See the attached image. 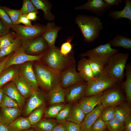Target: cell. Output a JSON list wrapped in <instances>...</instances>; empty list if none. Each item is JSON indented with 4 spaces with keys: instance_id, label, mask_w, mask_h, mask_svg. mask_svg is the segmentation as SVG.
<instances>
[{
    "instance_id": "obj_1",
    "label": "cell",
    "mask_w": 131,
    "mask_h": 131,
    "mask_svg": "<svg viewBox=\"0 0 131 131\" xmlns=\"http://www.w3.org/2000/svg\"><path fill=\"white\" fill-rule=\"evenodd\" d=\"M74 54L72 51L67 55L64 56L60 53V49L55 46L49 47L44 52L41 59L43 63L61 73L76 63Z\"/></svg>"
},
{
    "instance_id": "obj_2",
    "label": "cell",
    "mask_w": 131,
    "mask_h": 131,
    "mask_svg": "<svg viewBox=\"0 0 131 131\" xmlns=\"http://www.w3.org/2000/svg\"><path fill=\"white\" fill-rule=\"evenodd\" d=\"M74 22L81 31L84 41L87 42L94 41L99 37L103 28L100 19L93 16L79 15Z\"/></svg>"
},
{
    "instance_id": "obj_3",
    "label": "cell",
    "mask_w": 131,
    "mask_h": 131,
    "mask_svg": "<svg viewBox=\"0 0 131 131\" xmlns=\"http://www.w3.org/2000/svg\"><path fill=\"white\" fill-rule=\"evenodd\" d=\"M33 67L39 87L48 94L60 84L61 73L52 69L42 62L35 63Z\"/></svg>"
},
{
    "instance_id": "obj_4",
    "label": "cell",
    "mask_w": 131,
    "mask_h": 131,
    "mask_svg": "<svg viewBox=\"0 0 131 131\" xmlns=\"http://www.w3.org/2000/svg\"><path fill=\"white\" fill-rule=\"evenodd\" d=\"M129 52L118 53L113 55L104 67L103 71L115 78L118 82L121 83L125 77L124 70Z\"/></svg>"
},
{
    "instance_id": "obj_5",
    "label": "cell",
    "mask_w": 131,
    "mask_h": 131,
    "mask_svg": "<svg viewBox=\"0 0 131 131\" xmlns=\"http://www.w3.org/2000/svg\"><path fill=\"white\" fill-rule=\"evenodd\" d=\"M117 83L115 78L103 71L99 75L87 82L83 97L102 93Z\"/></svg>"
},
{
    "instance_id": "obj_6",
    "label": "cell",
    "mask_w": 131,
    "mask_h": 131,
    "mask_svg": "<svg viewBox=\"0 0 131 131\" xmlns=\"http://www.w3.org/2000/svg\"><path fill=\"white\" fill-rule=\"evenodd\" d=\"M120 50L112 48L108 42L82 53L79 56L81 58L87 57L88 59L95 60L104 67L110 58Z\"/></svg>"
},
{
    "instance_id": "obj_7",
    "label": "cell",
    "mask_w": 131,
    "mask_h": 131,
    "mask_svg": "<svg viewBox=\"0 0 131 131\" xmlns=\"http://www.w3.org/2000/svg\"><path fill=\"white\" fill-rule=\"evenodd\" d=\"M125 100V94L121 87V83H117L103 92L101 104L103 107H114Z\"/></svg>"
},
{
    "instance_id": "obj_8",
    "label": "cell",
    "mask_w": 131,
    "mask_h": 131,
    "mask_svg": "<svg viewBox=\"0 0 131 131\" xmlns=\"http://www.w3.org/2000/svg\"><path fill=\"white\" fill-rule=\"evenodd\" d=\"M27 41H22V43L20 47L14 51L12 55L9 56L4 70L13 65H21L29 61H39L41 59L43 53L37 55H32L26 53L25 49Z\"/></svg>"
},
{
    "instance_id": "obj_9",
    "label": "cell",
    "mask_w": 131,
    "mask_h": 131,
    "mask_svg": "<svg viewBox=\"0 0 131 131\" xmlns=\"http://www.w3.org/2000/svg\"><path fill=\"white\" fill-rule=\"evenodd\" d=\"M11 28L22 41H27L41 36L45 30V26L13 25Z\"/></svg>"
},
{
    "instance_id": "obj_10",
    "label": "cell",
    "mask_w": 131,
    "mask_h": 131,
    "mask_svg": "<svg viewBox=\"0 0 131 131\" xmlns=\"http://www.w3.org/2000/svg\"><path fill=\"white\" fill-rule=\"evenodd\" d=\"M85 82L76 70V63L61 73L60 85L64 89Z\"/></svg>"
},
{
    "instance_id": "obj_11",
    "label": "cell",
    "mask_w": 131,
    "mask_h": 131,
    "mask_svg": "<svg viewBox=\"0 0 131 131\" xmlns=\"http://www.w3.org/2000/svg\"><path fill=\"white\" fill-rule=\"evenodd\" d=\"M47 96L39 90L34 91L27 99L23 111V115L27 117L34 110L45 104Z\"/></svg>"
},
{
    "instance_id": "obj_12",
    "label": "cell",
    "mask_w": 131,
    "mask_h": 131,
    "mask_svg": "<svg viewBox=\"0 0 131 131\" xmlns=\"http://www.w3.org/2000/svg\"><path fill=\"white\" fill-rule=\"evenodd\" d=\"M87 82L74 85L64 89L65 103H74L78 102L83 96Z\"/></svg>"
},
{
    "instance_id": "obj_13",
    "label": "cell",
    "mask_w": 131,
    "mask_h": 131,
    "mask_svg": "<svg viewBox=\"0 0 131 131\" xmlns=\"http://www.w3.org/2000/svg\"><path fill=\"white\" fill-rule=\"evenodd\" d=\"M112 7L106 4L103 0H88L85 4L75 7V9L89 11L98 16L110 9Z\"/></svg>"
},
{
    "instance_id": "obj_14",
    "label": "cell",
    "mask_w": 131,
    "mask_h": 131,
    "mask_svg": "<svg viewBox=\"0 0 131 131\" xmlns=\"http://www.w3.org/2000/svg\"><path fill=\"white\" fill-rule=\"evenodd\" d=\"M19 74L31 87L34 91L39 90L32 62H26L21 65Z\"/></svg>"
},
{
    "instance_id": "obj_15",
    "label": "cell",
    "mask_w": 131,
    "mask_h": 131,
    "mask_svg": "<svg viewBox=\"0 0 131 131\" xmlns=\"http://www.w3.org/2000/svg\"><path fill=\"white\" fill-rule=\"evenodd\" d=\"M49 47L47 43L41 36L36 37L26 41L25 52L28 54H40Z\"/></svg>"
},
{
    "instance_id": "obj_16",
    "label": "cell",
    "mask_w": 131,
    "mask_h": 131,
    "mask_svg": "<svg viewBox=\"0 0 131 131\" xmlns=\"http://www.w3.org/2000/svg\"><path fill=\"white\" fill-rule=\"evenodd\" d=\"M3 93L17 103L23 111L24 108L26 99L17 89L14 81H12L2 88Z\"/></svg>"
},
{
    "instance_id": "obj_17",
    "label": "cell",
    "mask_w": 131,
    "mask_h": 131,
    "mask_svg": "<svg viewBox=\"0 0 131 131\" xmlns=\"http://www.w3.org/2000/svg\"><path fill=\"white\" fill-rule=\"evenodd\" d=\"M62 28L56 25L54 22H49L45 26V30L41 35L49 47L55 46L58 33Z\"/></svg>"
},
{
    "instance_id": "obj_18",
    "label": "cell",
    "mask_w": 131,
    "mask_h": 131,
    "mask_svg": "<svg viewBox=\"0 0 131 131\" xmlns=\"http://www.w3.org/2000/svg\"><path fill=\"white\" fill-rule=\"evenodd\" d=\"M23 110L19 108H1L0 111V122L8 125L22 113Z\"/></svg>"
},
{
    "instance_id": "obj_19",
    "label": "cell",
    "mask_w": 131,
    "mask_h": 131,
    "mask_svg": "<svg viewBox=\"0 0 131 131\" xmlns=\"http://www.w3.org/2000/svg\"><path fill=\"white\" fill-rule=\"evenodd\" d=\"M102 93L83 97L78 102L86 114L92 111L97 105L101 103Z\"/></svg>"
},
{
    "instance_id": "obj_20",
    "label": "cell",
    "mask_w": 131,
    "mask_h": 131,
    "mask_svg": "<svg viewBox=\"0 0 131 131\" xmlns=\"http://www.w3.org/2000/svg\"><path fill=\"white\" fill-rule=\"evenodd\" d=\"M103 107L101 103L99 104L86 115L81 124L82 131H89L92 124L99 117Z\"/></svg>"
},
{
    "instance_id": "obj_21",
    "label": "cell",
    "mask_w": 131,
    "mask_h": 131,
    "mask_svg": "<svg viewBox=\"0 0 131 131\" xmlns=\"http://www.w3.org/2000/svg\"><path fill=\"white\" fill-rule=\"evenodd\" d=\"M77 69L80 76L86 82L90 81L94 77L88 59L85 57L81 58L78 61Z\"/></svg>"
},
{
    "instance_id": "obj_22",
    "label": "cell",
    "mask_w": 131,
    "mask_h": 131,
    "mask_svg": "<svg viewBox=\"0 0 131 131\" xmlns=\"http://www.w3.org/2000/svg\"><path fill=\"white\" fill-rule=\"evenodd\" d=\"M36 9L42 10L45 19L50 21H53L55 16L51 11L52 7L51 4L47 0H31Z\"/></svg>"
},
{
    "instance_id": "obj_23",
    "label": "cell",
    "mask_w": 131,
    "mask_h": 131,
    "mask_svg": "<svg viewBox=\"0 0 131 131\" xmlns=\"http://www.w3.org/2000/svg\"><path fill=\"white\" fill-rule=\"evenodd\" d=\"M19 74V68L16 66H10L3 70L0 74V88L8 82L14 81Z\"/></svg>"
},
{
    "instance_id": "obj_24",
    "label": "cell",
    "mask_w": 131,
    "mask_h": 131,
    "mask_svg": "<svg viewBox=\"0 0 131 131\" xmlns=\"http://www.w3.org/2000/svg\"><path fill=\"white\" fill-rule=\"evenodd\" d=\"M86 114L78 102L73 104L67 119V121L81 124Z\"/></svg>"
},
{
    "instance_id": "obj_25",
    "label": "cell",
    "mask_w": 131,
    "mask_h": 131,
    "mask_svg": "<svg viewBox=\"0 0 131 131\" xmlns=\"http://www.w3.org/2000/svg\"><path fill=\"white\" fill-rule=\"evenodd\" d=\"M125 5L123 9L119 11L115 10L109 12L108 16L115 20L120 19L122 18H127L129 20L130 24L131 22V0H125Z\"/></svg>"
},
{
    "instance_id": "obj_26",
    "label": "cell",
    "mask_w": 131,
    "mask_h": 131,
    "mask_svg": "<svg viewBox=\"0 0 131 131\" xmlns=\"http://www.w3.org/2000/svg\"><path fill=\"white\" fill-rule=\"evenodd\" d=\"M49 104H52L60 103H65L64 89L59 85L48 94Z\"/></svg>"
},
{
    "instance_id": "obj_27",
    "label": "cell",
    "mask_w": 131,
    "mask_h": 131,
    "mask_svg": "<svg viewBox=\"0 0 131 131\" xmlns=\"http://www.w3.org/2000/svg\"><path fill=\"white\" fill-rule=\"evenodd\" d=\"M114 107L115 117L123 122L131 115V106L127 101Z\"/></svg>"
},
{
    "instance_id": "obj_28",
    "label": "cell",
    "mask_w": 131,
    "mask_h": 131,
    "mask_svg": "<svg viewBox=\"0 0 131 131\" xmlns=\"http://www.w3.org/2000/svg\"><path fill=\"white\" fill-rule=\"evenodd\" d=\"M125 76L126 78L125 81L121 83V88L124 91L126 96V100L130 106L131 104V64L126 65Z\"/></svg>"
},
{
    "instance_id": "obj_29",
    "label": "cell",
    "mask_w": 131,
    "mask_h": 131,
    "mask_svg": "<svg viewBox=\"0 0 131 131\" xmlns=\"http://www.w3.org/2000/svg\"><path fill=\"white\" fill-rule=\"evenodd\" d=\"M14 82L18 90L25 99L28 98L34 91L31 87L20 74Z\"/></svg>"
},
{
    "instance_id": "obj_30",
    "label": "cell",
    "mask_w": 131,
    "mask_h": 131,
    "mask_svg": "<svg viewBox=\"0 0 131 131\" xmlns=\"http://www.w3.org/2000/svg\"><path fill=\"white\" fill-rule=\"evenodd\" d=\"M58 123L56 120L50 119H41L31 128L36 131H52L53 128Z\"/></svg>"
},
{
    "instance_id": "obj_31",
    "label": "cell",
    "mask_w": 131,
    "mask_h": 131,
    "mask_svg": "<svg viewBox=\"0 0 131 131\" xmlns=\"http://www.w3.org/2000/svg\"><path fill=\"white\" fill-rule=\"evenodd\" d=\"M108 42L112 47H121L124 49H131V38L123 35L117 34Z\"/></svg>"
},
{
    "instance_id": "obj_32",
    "label": "cell",
    "mask_w": 131,
    "mask_h": 131,
    "mask_svg": "<svg viewBox=\"0 0 131 131\" xmlns=\"http://www.w3.org/2000/svg\"><path fill=\"white\" fill-rule=\"evenodd\" d=\"M8 126L12 131H20L31 128L26 117L20 116L9 124Z\"/></svg>"
},
{
    "instance_id": "obj_33",
    "label": "cell",
    "mask_w": 131,
    "mask_h": 131,
    "mask_svg": "<svg viewBox=\"0 0 131 131\" xmlns=\"http://www.w3.org/2000/svg\"><path fill=\"white\" fill-rule=\"evenodd\" d=\"M46 110L44 104L33 110L26 117L32 126L35 125L41 120Z\"/></svg>"
},
{
    "instance_id": "obj_34",
    "label": "cell",
    "mask_w": 131,
    "mask_h": 131,
    "mask_svg": "<svg viewBox=\"0 0 131 131\" xmlns=\"http://www.w3.org/2000/svg\"><path fill=\"white\" fill-rule=\"evenodd\" d=\"M66 104L64 103L55 104L46 109L44 114L45 118L50 119L56 118Z\"/></svg>"
},
{
    "instance_id": "obj_35",
    "label": "cell",
    "mask_w": 131,
    "mask_h": 131,
    "mask_svg": "<svg viewBox=\"0 0 131 131\" xmlns=\"http://www.w3.org/2000/svg\"><path fill=\"white\" fill-rule=\"evenodd\" d=\"M22 43V40L18 36L13 43L0 49V58L15 51L20 47Z\"/></svg>"
},
{
    "instance_id": "obj_36",
    "label": "cell",
    "mask_w": 131,
    "mask_h": 131,
    "mask_svg": "<svg viewBox=\"0 0 131 131\" xmlns=\"http://www.w3.org/2000/svg\"><path fill=\"white\" fill-rule=\"evenodd\" d=\"M105 122L106 128L110 131H123L125 130L124 123L115 117Z\"/></svg>"
},
{
    "instance_id": "obj_37",
    "label": "cell",
    "mask_w": 131,
    "mask_h": 131,
    "mask_svg": "<svg viewBox=\"0 0 131 131\" xmlns=\"http://www.w3.org/2000/svg\"><path fill=\"white\" fill-rule=\"evenodd\" d=\"M17 36L16 33L10 30L6 34L1 37L0 38V49L13 43Z\"/></svg>"
},
{
    "instance_id": "obj_38",
    "label": "cell",
    "mask_w": 131,
    "mask_h": 131,
    "mask_svg": "<svg viewBox=\"0 0 131 131\" xmlns=\"http://www.w3.org/2000/svg\"><path fill=\"white\" fill-rule=\"evenodd\" d=\"M73 104L67 103L60 111L56 117V121L58 123H65Z\"/></svg>"
},
{
    "instance_id": "obj_39",
    "label": "cell",
    "mask_w": 131,
    "mask_h": 131,
    "mask_svg": "<svg viewBox=\"0 0 131 131\" xmlns=\"http://www.w3.org/2000/svg\"><path fill=\"white\" fill-rule=\"evenodd\" d=\"M0 6L6 12L13 25H18V21L22 15L20 10L11 9L5 6Z\"/></svg>"
},
{
    "instance_id": "obj_40",
    "label": "cell",
    "mask_w": 131,
    "mask_h": 131,
    "mask_svg": "<svg viewBox=\"0 0 131 131\" xmlns=\"http://www.w3.org/2000/svg\"><path fill=\"white\" fill-rule=\"evenodd\" d=\"M23 5L20 10L23 15H27L32 12L38 13L36 9L31 0H24Z\"/></svg>"
},
{
    "instance_id": "obj_41",
    "label": "cell",
    "mask_w": 131,
    "mask_h": 131,
    "mask_svg": "<svg viewBox=\"0 0 131 131\" xmlns=\"http://www.w3.org/2000/svg\"><path fill=\"white\" fill-rule=\"evenodd\" d=\"M99 116L105 122L108 121L114 117V107L108 106L104 107Z\"/></svg>"
},
{
    "instance_id": "obj_42",
    "label": "cell",
    "mask_w": 131,
    "mask_h": 131,
    "mask_svg": "<svg viewBox=\"0 0 131 131\" xmlns=\"http://www.w3.org/2000/svg\"><path fill=\"white\" fill-rule=\"evenodd\" d=\"M88 59L94 77L98 76L103 71L104 66L100 63L93 59Z\"/></svg>"
},
{
    "instance_id": "obj_43",
    "label": "cell",
    "mask_w": 131,
    "mask_h": 131,
    "mask_svg": "<svg viewBox=\"0 0 131 131\" xmlns=\"http://www.w3.org/2000/svg\"><path fill=\"white\" fill-rule=\"evenodd\" d=\"M0 107L1 108H19L17 103L11 99L7 95L4 94L1 103Z\"/></svg>"
},
{
    "instance_id": "obj_44",
    "label": "cell",
    "mask_w": 131,
    "mask_h": 131,
    "mask_svg": "<svg viewBox=\"0 0 131 131\" xmlns=\"http://www.w3.org/2000/svg\"><path fill=\"white\" fill-rule=\"evenodd\" d=\"M0 19L7 29L9 30L13 25L9 16L0 5Z\"/></svg>"
},
{
    "instance_id": "obj_45",
    "label": "cell",
    "mask_w": 131,
    "mask_h": 131,
    "mask_svg": "<svg viewBox=\"0 0 131 131\" xmlns=\"http://www.w3.org/2000/svg\"><path fill=\"white\" fill-rule=\"evenodd\" d=\"M106 128L105 122L99 116L92 124L89 131H102Z\"/></svg>"
},
{
    "instance_id": "obj_46",
    "label": "cell",
    "mask_w": 131,
    "mask_h": 131,
    "mask_svg": "<svg viewBox=\"0 0 131 131\" xmlns=\"http://www.w3.org/2000/svg\"><path fill=\"white\" fill-rule=\"evenodd\" d=\"M71 40L69 38L66 41L62 44L61 45L60 51L64 56L68 55L72 51V45L71 43Z\"/></svg>"
},
{
    "instance_id": "obj_47",
    "label": "cell",
    "mask_w": 131,
    "mask_h": 131,
    "mask_svg": "<svg viewBox=\"0 0 131 131\" xmlns=\"http://www.w3.org/2000/svg\"><path fill=\"white\" fill-rule=\"evenodd\" d=\"M66 131H82L81 124L67 121L65 123Z\"/></svg>"
},
{
    "instance_id": "obj_48",
    "label": "cell",
    "mask_w": 131,
    "mask_h": 131,
    "mask_svg": "<svg viewBox=\"0 0 131 131\" xmlns=\"http://www.w3.org/2000/svg\"><path fill=\"white\" fill-rule=\"evenodd\" d=\"M26 15L22 14L20 17L18 22V24L22 23L27 26H32L31 24V20L28 19Z\"/></svg>"
},
{
    "instance_id": "obj_49",
    "label": "cell",
    "mask_w": 131,
    "mask_h": 131,
    "mask_svg": "<svg viewBox=\"0 0 131 131\" xmlns=\"http://www.w3.org/2000/svg\"><path fill=\"white\" fill-rule=\"evenodd\" d=\"M125 131H131V115H130L124 122Z\"/></svg>"
},
{
    "instance_id": "obj_50",
    "label": "cell",
    "mask_w": 131,
    "mask_h": 131,
    "mask_svg": "<svg viewBox=\"0 0 131 131\" xmlns=\"http://www.w3.org/2000/svg\"><path fill=\"white\" fill-rule=\"evenodd\" d=\"M10 30H9L7 29L0 19V36H4Z\"/></svg>"
},
{
    "instance_id": "obj_51",
    "label": "cell",
    "mask_w": 131,
    "mask_h": 131,
    "mask_svg": "<svg viewBox=\"0 0 131 131\" xmlns=\"http://www.w3.org/2000/svg\"><path fill=\"white\" fill-rule=\"evenodd\" d=\"M52 131H66L65 123H58L53 128Z\"/></svg>"
},
{
    "instance_id": "obj_52",
    "label": "cell",
    "mask_w": 131,
    "mask_h": 131,
    "mask_svg": "<svg viewBox=\"0 0 131 131\" xmlns=\"http://www.w3.org/2000/svg\"><path fill=\"white\" fill-rule=\"evenodd\" d=\"M107 5L112 6H118L120 3L122 2L121 0H103Z\"/></svg>"
},
{
    "instance_id": "obj_53",
    "label": "cell",
    "mask_w": 131,
    "mask_h": 131,
    "mask_svg": "<svg viewBox=\"0 0 131 131\" xmlns=\"http://www.w3.org/2000/svg\"><path fill=\"white\" fill-rule=\"evenodd\" d=\"M9 56L5 58L2 61H0V74L4 70L5 64L9 58Z\"/></svg>"
},
{
    "instance_id": "obj_54",
    "label": "cell",
    "mask_w": 131,
    "mask_h": 131,
    "mask_svg": "<svg viewBox=\"0 0 131 131\" xmlns=\"http://www.w3.org/2000/svg\"><path fill=\"white\" fill-rule=\"evenodd\" d=\"M37 13L35 12L31 13L27 15L26 16L30 20H35L36 19Z\"/></svg>"
},
{
    "instance_id": "obj_55",
    "label": "cell",
    "mask_w": 131,
    "mask_h": 131,
    "mask_svg": "<svg viewBox=\"0 0 131 131\" xmlns=\"http://www.w3.org/2000/svg\"><path fill=\"white\" fill-rule=\"evenodd\" d=\"M0 131H12L8 125L0 122Z\"/></svg>"
},
{
    "instance_id": "obj_56",
    "label": "cell",
    "mask_w": 131,
    "mask_h": 131,
    "mask_svg": "<svg viewBox=\"0 0 131 131\" xmlns=\"http://www.w3.org/2000/svg\"><path fill=\"white\" fill-rule=\"evenodd\" d=\"M4 93L2 88H0V105L2 101Z\"/></svg>"
},
{
    "instance_id": "obj_57",
    "label": "cell",
    "mask_w": 131,
    "mask_h": 131,
    "mask_svg": "<svg viewBox=\"0 0 131 131\" xmlns=\"http://www.w3.org/2000/svg\"><path fill=\"white\" fill-rule=\"evenodd\" d=\"M20 131H36L35 130H34L32 128H31L29 129H25V130H23Z\"/></svg>"
},
{
    "instance_id": "obj_58",
    "label": "cell",
    "mask_w": 131,
    "mask_h": 131,
    "mask_svg": "<svg viewBox=\"0 0 131 131\" xmlns=\"http://www.w3.org/2000/svg\"><path fill=\"white\" fill-rule=\"evenodd\" d=\"M109 131V130H104V131Z\"/></svg>"
},
{
    "instance_id": "obj_59",
    "label": "cell",
    "mask_w": 131,
    "mask_h": 131,
    "mask_svg": "<svg viewBox=\"0 0 131 131\" xmlns=\"http://www.w3.org/2000/svg\"><path fill=\"white\" fill-rule=\"evenodd\" d=\"M123 131H125V130H123Z\"/></svg>"
},
{
    "instance_id": "obj_60",
    "label": "cell",
    "mask_w": 131,
    "mask_h": 131,
    "mask_svg": "<svg viewBox=\"0 0 131 131\" xmlns=\"http://www.w3.org/2000/svg\"></svg>"
},
{
    "instance_id": "obj_61",
    "label": "cell",
    "mask_w": 131,
    "mask_h": 131,
    "mask_svg": "<svg viewBox=\"0 0 131 131\" xmlns=\"http://www.w3.org/2000/svg\"><path fill=\"white\" fill-rule=\"evenodd\" d=\"M0 37H1V36H0Z\"/></svg>"
},
{
    "instance_id": "obj_62",
    "label": "cell",
    "mask_w": 131,
    "mask_h": 131,
    "mask_svg": "<svg viewBox=\"0 0 131 131\" xmlns=\"http://www.w3.org/2000/svg\"></svg>"
}]
</instances>
